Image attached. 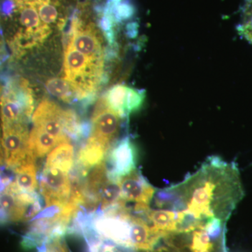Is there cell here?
Returning <instances> with one entry per match:
<instances>
[{
    "label": "cell",
    "instance_id": "obj_1",
    "mask_svg": "<svg viewBox=\"0 0 252 252\" xmlns=\"http://www.w3.org/2000/svg\"><path fill=\"white\" fill-rule=\"evenodd\" d=\"M244 195L236 164L210 157L180 183L157 190L154 198L158 208L180 214L177 233H190L214 219L224 223Z\"/></svg>",
    "mask_w": 252,
    "mask_h": 252
},
{
    "label": "cell",
    "instance_id": "obj_2",
    "mask_svg": "<svg viewBox=\"0 0 252 252\" xmlns=\"http://www.w3.org/2000/svg\"><path fill=\"white\" fill-rule=\"evenodd\" d=\"M33 93L23 77L10 78L0 97V127L29 125L34 111Z\"/></svg>",
    "mask_w": 252,
    "mask_h": 252
},
{
    "label": "cell",
    "instance_id": "obj_3",
    "mask_svg": "<svg viewBox=\"0 0 252 252\" xmlns=\"http://www.w3.org/2000/svg\"><path fill=\"white\" fill-rule=\"evenodd\" d=\"M102 33L99 25L97 26L83 10H79L73 15L67 41L88 59L104 67L107 56Z\"/></svg>",
    "mask_w": 252,
    "mask_h": 252
},
{
    "label": "cell",
    "instance_id": "obj_4",
    "mask_svg": "<svg viewBox=\"0 0 252 252\" xmlns=\"http://www.w3.org/2000/svg\"><path fill=\"white\" fill-rule=\"evenodd\" d=\"M11 183L0 192V225L31 220L42 207V200L36 191L19 192Z\"/></svg>",
    "mask_w": 252,
    "mask_h": 252
},
{
    "label": "cell",
    "instance_id": "obj_5",
    "mask_svg": "<svg viewBox=\"0 0 252 252\" xmlns=\"http://www.w3.org/2000/svg\"><path fill=\"white\" fill-rule=\"evenodd\" d=\"M123 119L109 107L104 97H101L96 103L93 113L91 133L88 140L99 144L109 152L117 142Z\"/></svg>",
    "mask_w": 252,
    "mask_h": 252
},
{
    "label": "cell",
    "instance_id": "obj_6",
    "mask_svg": "<svg viewBox=\"0 0 252 252\" xmlns=\"http://www.w3.org/2000/svg\"><path fill=\"white\" fill-rule=\"evenodd\" d=\"M39 181V190L45 200L46 207L63 206L69 203L72 194L69 172L44 165Z\"/></svg>",
    "mask_w": 252,
    "mask_h": 252
},
{
    "label": "cell",
    "instance_id": "obj_7",
    "mask_svg": "<svg viewBox=\"0 0 252 252\" xmlns=\"http://www.w3.org/2000/svg\"><path fill=\"white\" fill-rule=\"evenodd\" d=\"M29 125L18 124L1 126V147L4 162L11 170L31 159L28 157V141Z\"/></svg>",
    "mask_w": 252,
    "mask_h": 252
},
{
    "label": "cell",
    "instance_id": "obj_8",
    "mask_svg": "<svg viewBox=\"0 0 252 252\" xmlns=\"http://www.w3.org/2000/svg\"><path fill=\"white\" fill-rule=\"evenodd\" d=\"M137 157V149L129 136L117 141L104 160L109 178L119 182L123 177L135 171Z\"/></svg>",
    "mask_w": 252,
    "mask_h": 252
},
{
    "label": "cell",
    "instance_id": "obj_9",
    "mask_svg": "<svg viewBox=\"0 0 252 252\" xmlns=\"http://www.w3.org/2000/svg\"><path fill=\"white\" fill-rule=\"evenodd\" d=\"M121 200L126 204L135 203L134 211L144 215L150 209V203L157 189L149 183L140 172H132L119 181Z\"/></svg>",
    "mask_w": 252,
    "mask_h": 252
},
{
    "label": "cell",
    "instance_id": "obj_10",
    "mask_svg": "<svg viewBox=\"0 0 252 252\" xmlns=\"http://www.w3.org/2000/svg\"><path fill=\"white\" fill-rule=\"evenodd\" d=\"M68 113L69 109L64 110L54 102L44 99L33 113L32 122L34 127L71 142L66 132Z\"/></svg>",
    "mask_w": 252,
    "mask_h": 252
},
{
    "label": "cell",
    "instance_id": "obj_11",
    "mask_svg": "<svg viewBox=\"0 0 252 252\" xmlns=\"http://www.w3.org/2000/svg\"><path fill=\"white\" fill-rule=\"evenodd\" d=\"M103 97L109 107L124 119L140 109L145 94L143 91L117 84L111 88Z\"/></svg>",
    "mask_w": 252,
    "mask_h": 252
},
{
    "label": "cell",
    "instance_id": "obj_12",
    "mask_svg": "<svg viewBox=\"0 0 252 252\" xmlns=\"http://www.w3.org/2000/svg\"><path fill=\"white\" fill-rule=\"evenodd\" d=\"M70 142L64 139L50 135L45 131L33 126L28 141V157L36 160L37 158L45 157L60 144Z\"/></svg>",
    "mask_w": 252,
    "mask_h": 252
},
{
    "label": "cell",
    "instance_id": "obj_13",
    "mask_svg": "<svg viewBox=\"0 0 252 252\" xmlns=\"http://www.w3.org/2000/svg\"><path fill=\"white\" fill-rule=\"evenodd\" d=\"M35 162L29 159L14 169L15 180L12 181V185L18 191H36L38 182Z\"/></svg>",
    "mask_w": 252,
    "mask_h": 252
},
{
    "label": "cell",
    "instance_id": "obj_14",
    "mask_svg": "<svg viewBox=\"0 0 252 252\" xmlns=\"http://www.w3.org/2000/svg\"><path fill=\"white\" fill-rule=\"evenodd\" d=\"M147 220L152 222V227L157 231L167 235L177 233L179 225L178 214L167 210H151L144 214Z\"/></svg>",
    "mask_w": 252,
    "mask_h": 252
},
{
    "label": "cell",
    "instance_id": "obj_15",
    "mask_svg": "<svg viewBox=\"0 0 252 252\" xmlns=\"http://www.w3.org/2000/svg\"><path fill=\"white\" fill-rule=\"evenodd\" d=\"M74 149L70 143H63L53 149L46 158V166L58 167L69 172L74 166Z\"/></svg>",
    "mask_w": 252,
    "mask_h": 252
},
{
    "label": "cell",
    "instance_id": "obj_16",
    "mask_svg": "<svg viewBox=\"0 0 252 252\" xmlns=\"http://www.w3.org/2000/svg\"><path fill=\"white\" fill-rule=\"evenodd\" d=\"M48 91L58 98L67 103L79 100V94L75 88L64 79H50L46 84Z\"/></svg>",
    "mask_w": 252,
    "mask_h": 252
},
{
    "label": "cell",
    "instance_id": "obj_17",
    "mask_svg": "<svg viewBox=\"0 0 252 252\" xmlns=\"http://www.w3.org/2000/svg\"><path fill=\"white\" fill-rule=\"evenodd\" d=\"M238 31L240 35L252 44V0H244Z\"/></svg>",
    "mask_w": 252,
    "mask_h": 252
},
{
    "label": "cell",
    "instance_id": "obj_18",
    "mask_svg": "<svg viewBox=\"0 0 252 252\" xmlns=\"http://www.w3.org/2000/svg\"><path fill=\"white\" fill-rule=\"evenodd\" d=\"M192 241L190 245V250L192 252H203L213 251L214 245L212 238L207 233L203 227L193 230Z\"/></svg>",
    "mask_w": 252,
    "mask_h": 252
},
{
    "label": "cell",
    "instance_id": "obj_19",
    "mask_svg": "<svg viewBox=\"0 0 252 252\" xmlns=\"http://www.w3.org/2000/svg\"><path fill=\"white\" fill-rule=\"evenodd\" d=\"M36 248L37 252H70L64 241V237L49 239Z\"/></svg>",
    "mask_w": 252,
    "mask_h": 252
},
{
    "label": "cell",
    "instance_id": "obj_20",
    "mask_svg": "<svg viewBox=\"0 0 252 252\" xmlns=\"http://www.w3.org/2000/svg\"><path fill=\"white\" fill-rule=\"evenodd\" d=\"M1 91H2V88L0 85V97H1ZM4 162V156H3L2 147H1V135L0 134V165Z\"/></svg>",
    "mask_w": 252,
    "mask_h": 252
},
{
    "label": "cell",
    "instance_id": "obj_21",
    "mask_svg": "<svg viewBox=\"0 0 252 252\" xmlns=\"http://www.w3.org/2000/svg\"><path fill=\"white\" fill-rule=\"evenodd\" d=\"M5 52L4 50L3 49L2 41H1V32H0V64L3 62V60H4Z\"/></svg>",
    "mask_w": 252,
    "mask_h": 252
}]
</instances>
